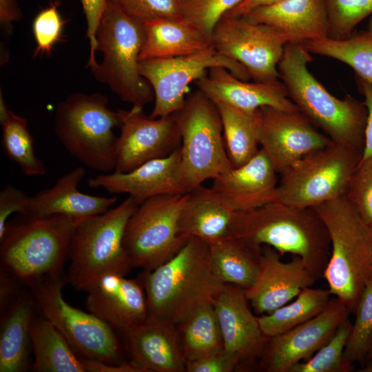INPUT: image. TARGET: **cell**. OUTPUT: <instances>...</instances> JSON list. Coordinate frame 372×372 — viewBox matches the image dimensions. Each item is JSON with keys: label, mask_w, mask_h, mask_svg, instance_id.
<instances>
[{"label": "cell", "mask_w": 372, "mask_h": 372, "mask_svg": "<svg viewBox=\"0 0 372 372\" xmlns=\"http://www.w3.org/2000/svg\"><path fill=\"white\" fill-rule=\"evenodd\" d=\"M1 125V144L7 158L16 163L25 176L45 175V165L35 154L27 120L10 110Z\"/></svg>", "instance_id": "cell-36"}, {"label": "cell", "mask_w": 372, "mask_h": 372, "mask_svg": "<svg viewBox=\"0 0 372 372\" xmlns=\"http://www.w3.org/2000/svg\"><path fill=\"white\" fill-rule=\"evenodd\" d=\"M30 196L23 191L8 184L0 192V239L3 236L9 216L14 213L24 215Z\"/></svg>", "instance_id": "cell-44"}, {"label": "cell", "mask_w": 372, "mask_h": 372, "mask_svg": "<svg viewBox=\"0 0 372 372\" xmlns=\"http://www.w3.org/2000/svg\"><path fill=\"white\" fill-rule=\"evenodd\" d=\"M235 212L214 189L200 185L186 193L178 234L211 243L229 234Z\"/></svg>", "instance_id": "cell-27"}, {"label": "cell", "mask_w": 372, "mask_h": 372, "mask_svg": "<svg viewBox=\"0 0 372 372\" xmlns=\"http://www.w3.org/2000/svg\"><path fill=\"white\" fill-rule=\"evenodd\" d=\"M10 110L8 108L2 92H0V123H2L8 116Z\"/></svg>", "instance_id": "cell-52"}, {"label": "cell", "mask_w": 372, "mask_h": 372, "mask_svg": "<svg viewBox=\"0 0 372 372\" xmlns=\"http://www.w3.org/2000/svg\"><path fill=\"white\" fill-rule=\"evenodd\" d=\"M281 256L269 246L261 248L256 280L245 290L250 305L258 316L270 313L291 302L318 280L300 257L293 256L292 260L285 262Z\"/></svg>", "instance_id": "cell-19"}, {"label": "cell", "mask_w": 372, "mask_h": 372, "mask_svg": "<svg viewBox=\"0 0 372 372\" xmlns=\"http://www.w3.org/2000/svg\"><path fill=\"white\" fill-rule=\"evenodd\" d=\"M148 316L178 327L224 287L214 274L209 244L189 238L169 260L145 271L141 280Z\"/></svg>", "instance_id": "cell-2"}, {"label": "cell", "mask_w": 372, "mask_h": 372, "mask_svg": "<svg viewBox=\"0 0 372 372\" xmlns=\"http://www.w3.org/2000/svg\"><path fill=\"white\" fill-rule=\"evenodd\" d=\"M117 111L108 107V98L101 93L74 92L59 102L55 110L54 132L68 153L87 167L107 174L116 167L121 127Z\"/></svg>", "instance_id": "cell-7"}, {"label": "cell", "mask_w": 372, "mask_h": 372, "mask_svg": "<svg viewBox=\"0 0 372 372\" xmlns=\"http://www.w3.org/2000/svg\"><path fill=\"white\" fill-rule=\"evenodd\" d=\"M222 123L225 145L233 168L239 167L258 152L254 113L216 103Z\"/></svg>", "instance_id": "cell-35"}, {"label": "cell", "mask_w": 372, "mask_h": 372, "mask_svg": "<svg viewBox=\"0 0 372 372\" xmlns=\"http://www.w3.org/2000/svg\"><path fill=\"white\" fill-rule=\"evenodd\" d=\"M186 193L150 198L140 204L125 228L124 247L133 267L149 271L172 258L189 239L178 234Z\"/></svg>", "instance_id": "cell-12"}, {"label": "cell", "mask_w": 372, "mask_h": 372, "mask_svg": "<svg viewBox=\"0 0 372 372\" xmlns=\"http://www.w3.org/2000/svg\"><path fill=\"white\" fill-rule=\"evenodd\" d=\"M143 25L140 61L189 56L212 46L211 36L184 17L148 20Z\"/></svg>", "instance_id": "cell-28"}, {"label": "cell", "mask_w": 372, "mask_h": 372, "mask_svg": "<svg viewBox=\"0 0 372 372\" xmlns=\"http://www.w3.org/2000/svg\"><path fill=\"white\" fill-rule=\"evenodd\" d=\"M314 208L330 240V254L322 276L331 294L355 315L372 277V229L345 196Z\"/></svg>", "instance_id": "cell-4"}, {"label": "cell", "mask_w": 372, "mask_h": 372, "mask_svg": "<svg viewBox=\"0 0 372 372\" xmlns=\"http://www.w3.org/2000/svg\"><path fill=\"white\" fill-rule=\"evenodd\" d=\"M328 17V38H349L356 25L372 14V0H323Z\"/></svg>", "instance_id": "cell-39"}, {"label": "cell", "mask_w": 372, "mask_h": 372, "mask_svg": "<svg viewBox=\"0 0 372 372\" xmlns=\"http://www.w3.org/2000/svg\"><path fill=\"white\" fill-rule=\"evenodd\" d=\"M36 302L22 291L1 313L0 372H22L30 365V327Z\"/></svg>", "instance_id": "cell-29"}, {"label": "cell", "mask_w": 372, "mask_h": 372, "mask_svg": "<svg viewBox=\"0 0 372 372\" xmlns=\"http://www.w3.org/2000/svg\"><path fill=\"white\" fill-rule=\"evenodd\" d=\"M359 91L364 97L367 108V118L364 133V141L361 159L372 156V85L355 76Z\"/></svg>", "instance_id": "cell-47"}, {"label": "cell", "mask_w": 372, "mask_h": 372, "mask_svg": "<svg viewBox=\"0 0 372 372\" xmlns=\"http://www.w3.org/2000/svg\"><path fill=\"white\" fill-rule=\"evenodd\" d=\"M282 0H244L234 8L229 10L225 17H241L256 8L276 3Z\"/></svg>", "instance_id": "cell-51"}, {"label": "cell", "mask_w": 372, "mask_h": 372, "mask_svg": "<svg viewBox=\"0 0 372 372\" xmlns=\"http://www.w3.org/2000/svg\"><path fill=\"white\" fill-rule=\"evenodd\" d=\"M123 334L132 361L144 372L185 371L186 361L177 327L147 316Z\"/></svg>", "instance_id": "cell-23"}, {"label": "cell", "mask_w": 372, "mask_h": 372, "mask_svg": "<svg viewBox=\"0 0 372 372\" xmlns=\"http://www.w3.org/2000/svg\"><path fill=\"white\" fill-rule=\"evenodd\" d=\"M80 1L86 19V38L89 39L90 48L87 67L92 70L98 64L96 60L97 45L96 32L105 8L106 0H80Z\"/></svg>", "instance_id": "cell-45"}, {"label": "cell", "mask_w": 372, "mask_h": 372, "mask_svg": "<svg viewBox=\"0 0 372 372\" xmlns=\"http://www.w3.org/2000/svg\"><path fill=\"white\" fill-rule=\"evenodd\" d=\"M85 174L83 167H76L62 175L52 187L30 196L24 215L60 214L82 220L109 210L117 201V197L92 196L78 189Z\"/></svg>", "instance_id": "cell-26"}, {"label": "cell", "mask_w": 372, "mask_h": 372, "mask_svg": "<svg viewBox=\"0 0 372 372\" xmlns=\"http://www.w3.org/2000/svg\"><path fill=\"white\" fill-rule=\"evenodd\" d=\"M208 244L211 267L216 277L224 284L249 289L258 272L262 247H253L231 234Z\"/></svg>", "instance_id": "cell-30"}, {"label": "cell", "mask_w": 372, "mask_h": 372, "mask_svg": "<svg viewBox=\"0 0 372 372\" xmlns=\"http://www.w3.org/2000/svg\"><path fill=\"white\" fill-rule=\"evenodd\" d=\"M277 172L265 152L245 165L214 178L211 187L235 211H248L276 200Z\"/></svg>", "instance_id": "cell-24"}, {"label": "cell", "mask_w": 372, "mask_h": 372, "mask_svg": "<svg viewBox=\"0 0 372 372\" xmlns=\"http://www.w3.org/2000/svg\"><path fill=\"white\" fill-rule=\"evenodd\" d=\"M141 22L183 17L180 0H107Z\"/></svg>", "instance_id": "cell-43"}, {"label": "cell", "mask_w": 372, "mask_h": 372, "mask_svg": "<svg viewBox=\"0 0 372 372\" xmlns=\"http://www.w3.org/2000/svg\"><path fill=\"white\" fill-rule=\"evenodd\" d=\"M229 234L257 249L267 245L281 255L300 257L318 279L330 254L329 234L315 208L295 207L277 200L236 211Z\"/></svg>", "instance_id": "cell-1"}, {"label": "cell", "mask_w": 372, "mask_h": 372, "mask_svg": "<svg viewBox=\"0 0 372 372\" xmlns=\"http://www.w3.org/2000/svg\"><path fill=\"white\" fill-rule=\"evenodd\" d=\"M138 206L128 196L116 207L78 223L66 276L72 287L87 292L101 276L125 275L133 267L123 241L127 223Z\"/></svg>", "instance_id": "cell-6"}, {"label": "cell", "mask_w": 372, "mask_h": 372, "mask_svg": "<svg viewBox=\"0 0 372 372\" xmlns=\"http://www.w3.org/2000/svg\"><path fill=\"white\" fill-rule=\"evenodd\" d=\"M85 372H144L132 361L130 363H105L96 360L83 358Z\"/></svg>", "instance_id": "cell-49"}, {"label": "cell", "mask_w": 372, "mask_h": 372, "mask_svg": "<svg viewBox=\"0 0 372 372\" xmlns=\"http://www.w3.org/2000/svg\"><path fill=\"white\" fill-rule=\"evenodd\" d=\"M30 342L34 359L32 371L36 372H85L82 359L56 329L44 316L33 318Z\"/></svg>", "instance_id": "cell-31"}, {"label": "cell", "mask_w": 372, "mask_h": 372, "mask_svg": "<svg viewBox=\"0 0 372 372\" xmlns=\"http://www.w3.org/2000/svg\"><path fill=\"white\" fill-rule=\"evenodd\" d=\"M351 313L338 298L311 320L269 338L258 360L265 372H290L298 363L313 356L333 335Z\"/></svg>", "instance_id": "cell-17"}, {"label": "cell", "mask_w": 372, "mask_h": 372, "mask_svg": "<svg viewBox=\"0 0 372 372\" xmlns=\"http://www.w3.org/2000/svg\"><path fill=\"white\" fill-rule=\"evenodd\" d=\"M198 89L214 103H223L247 112L262 106L285 111L299 110L281 81L249 83L223 67H214L196 81Z\"/></svg>", "instance_id": "cell-22"}, {"label": "cell", "mask_w": 372, "mask_h": 372, "mask_svg": "<svg viewBox=\"0 0 372 372\" xmlns=\"http://www.w3.org/2000/svg\"><path fill=\"white\" fill-rule=\"evenodd\" d=\"M254 119L259 146L279 174L332 143L300 110L262 106L254 112Z\"/></svg>", "instance_id": "cell-15"}, {"label": "cell", "mask_w": 372, "mask_h": 372, "mask_svg": "<svg viewBox=\"0 0 372 372\" xmlns=\"http://www.w3.org/2000/svg\"><path fill=\"white\" fill-rule=\"evenodd\" d=\"M60 3L56 0L42 9L35 17L32 30L37 46L34 51L38 54H50L54 45L61 40L65 21L59 11Z\"/></svg>", "instance_id": "cell-42"}, {"label": "cell", "mask_w": 372, "mask_h": 372, "mask_svg": "<svg viewBox=\"0 0 372 372\" xmlns=\"http://www.w3.org/2000/svg\"><path fill=\"white\" fill-rule=\"evenodd\" d=\"M22 12L16 0H0V23L9 28L13 22L21 19Z\"/></svg>", "instance_id": "cell-50"}, {"label": "cell", "mask_w": 372, "mask_h": 372, "mask_svg": "<svg viewBox=\"0 0 372 372\" xmlns=\"http://www.w3.org/2000/svg\"><path fill=\"white\" fill-rule=\"evenodd\" d=\"M85 306L89 312L122 333L142 323L148 316L141 280L118 273L101 276L87 291Z\"/></svg>", "instance_id": "cell-21"}, {"label": "cell", "mask_w": 372, "mask_h": 372, "mask_svg": "<svg viewBox=\"0 0 372 372\" xmlns=\"http://www.w3.org/2000/svg\"><path fill=\"white\" fill-rule=\"evenodd\" d=\"M345 196L372 229V156L360 159Z\"/></svg>", "instance_id": "cell-40"}, {"label": "cell", "mask_w": 372, "mask_h": 372, "mask_svg": "<svg viewBox=\"0 0 372 372\" xmlns=\"http://www.w3.org/2000/svg\"><path fill=\"white\" fill-rule=\"evenodd\" d=\"M121 134L116 148L115 172H127L144 163L167 156L181 145L175 113L153 118L143 107L118 110Z\"/></svg>", "instance_id": "cell-16"}, {"label": "cell", "mask_w": 372, "mask_h": 372, "mask_svg": "<svg viewBox=\"0 0 372 372\" xmlns=\"http://www.w3.org/2000/svg\"><path fill=\"white\" fill-rule=\"evenodd\" d=\"M81 220L54 214L21 215L8 223L0 239L1 267L30 286L63 276L71 241Z\"/></svg>", "instance_id": "cell-5"}, {"label": "cell", "mask_w": 372, "mask_h": 372, "mask_svg": "<svg viewBox=\"0 0 372 372\" xmlns=\"http://www.w3.org/2000/svg\"><path fill=\"white\" fill-rule=\"evenodd\" d=\"M355 319L347 340L343 353L349 364L359 363L362 366L372 344V277L359 301Z\"/></svg>", "instance_id": "cell-37"}, {"label": "cell", "mask_w": 372, "mask_h": 372, "mask_svg": "<svg viewBox=\"0 0 372 372\" xmlns=\"http://www.w3.org/2000/svg\"><path fill=\"white\" fill-rule=\"evenodd\" d=\"M63 276L48 278L29 286L43 316L85 358L122 362L121 346L114 329L90 312L70 305L63 296Z\"/></svg>", "instance_id": "cell-11"}, {"label": "cell", "mask_w": 372, "mask_h": 372, "mask_svg": "<svg viewBox=\"0 0 372 372\" xmlns=\"http://www.w3.org/2000/svg\"><path fill=\"white\" fill-rule=\"evenodd\" d=\"M331 296L329 289L306 287L293 301L270 313L258 316L260 329L269 338L282 334L321 313L329 304Z\"/></svg>", "instance_id": "cell-32"}, {"label": "cell", "mask_w": 372, "mask_h": 372, "mask_svg": "<svg viewBox=\"0 0 372 372\" xmlns=\"http://www.w3.org/2000/svg\"><path fill=\"white\" fill-rule=\"evenodd\" d=\"M371 32H372V23H371Z\"/></svg>", "instance_id": "cell-54"}, {"label": "cell", "mask_w": 372, "mask_h": 372, "mask_svg": "<svg viewBox=\"0 0 372 372\" xmlns=\"http://www.w3.org/2000/svg\"><path fill=\"white\" fill-rule=\"evenodd\" d=\"M183 15L207 34L217 22L244 0H180Z\"/></svg>", "instance_id": "cell-41"}, {"label": "cell", "mask_w": 372, "mask_h": 372, "mask_svg": "<svg viewBox=\"0 0 372 372\" xmlns=\"http://www.w3.org/2000/svg\"><path fill=\"white\" fill-rule=\"evenodd\" d=\"M212 45L242 64L255 82L280 79L278 65L288 39L273 28L243 17H222L214 26Z\"/></svg>", "instance_id": "cell-14"}, {"label": "cell", "mask_w": 372, "mask_h": 372, "mask_svg": "<svg viewBox=\"0 0 372 372\" xmlns=\"http://www.w3.org/2000/svg\"><path fill=\"white\" fill-rule=\"evenodd\" d=\"M214 67L225 68L240 80L251 79L242 64L219 54L213 45L192 55L140 61L139 72L150 84L154 94V105L149 116H166L180 110L187 86L206 76Z\"/></svg>", "instance_id": "cell-13"}, {"label": "cell", "mask_w": 372, "mask_h": 372, "mask_svg": "<svg viewBox=\"0 0 372 372\" xmlns=\"http://www.w3.org/2000/svg\"><path fill=\"white\" fill-rule=\"evenodd\" d=\"M96 41V52L103 56L91 70L96 80L132 106L143 107L154 100L152 87L138 69L145 41L143 23L106 0Z\"/></svg>", "instance_id": "cell-8"}, {"label": "cell", "mask_w": 372, "mask_h": 372, "mask_svg": "<svg viewBox=\"0 0 372 372\" xmlns=\"http://www.w3.org/2000/svg\"><path fill=\"white\" fill-rule=\"evenodd\" d=\"M368 362H372V344L368 352L365 363Z\"/></svg>", "instance_id": "cell-53"}, {"label": "cell", "mask_w": 372, "mask_h": 372, "mask_svg": "<svg viewBox=\"0 0 372 372\" xmlns=\"http://www.w3.org/2000/svg\"><path fill=\"white\" fill-rule=\"evenodd\" d=\"M302 43L312 54L332 58L344 63L355 76L372 85V32L362 31L343 40L328 37Z\"/></svg>", "instance_id": "cell-34"}, {"label": "cell", "mask_w": 372, "mask_h": 372, "mask_svg": "<svg viewBox=\"0 0 372 372\" xmlns=\"http://www.w3.org/2000/svg\"><path fill=\"white\" fill-rule=\"evenodd\" d=\"M87 185L111 194H127L138 205L156 196L187 193L181 176L180 146L167 156L147 161L130 172L90 178Z\"/></svg>", "instance_id": "cell-20"}, {"label": "cell", "mask_w": 372, "mask_h": 372, "mask_svg": "<svg viewBox=\"0 0 372 372\" xmlns=\"http://www.w3.org/2000/svg\"><path fill=\"white\" fill-rule=\"evenodd\" d=\"M362 151L335 143L299 160L280 174L276 200L314 208L345 196Z\"/></svg>", "instance_id": "cell-10"}, {"label": "cell", "mask_w": 372, "mask_h": 372, "mask_svg": "<svg viewBox=\"0 0 372 372\" xmlns=\"http://www.w3.org/2000/svg\"><path fill=\"white\" fill-rule=\"evenodd\" d=\"M223 340L224 351L238 368L260 358L269 337L262 331L245 290L225 284L213 300Z\"/></svg>", "instance_id": "cell-18"}, {"label": "cell", "mask_w": 372, "mask_h": 372, "mask_svg": "<svg viewBox=\"0 0 372 372\" xmlns=\"http://www.w3.org/2000/svg\"><path fill=\"white\" fill-rule=\"evenodd\" d=\"M238 368L235 360L224 351L185 363L187 372H231Z\"/></svg>", "instance_id": "cell-46"}, {"label": "cell", "mask_w": 372, "mask_h": 372, "mask_svg": "<svg viewBox=\"0 0 372 372\" xmlns=\"http://www.w3.org/2000/svg\"><path fill=\"white\" fill-rule=\"evenodd\" d=\"M181 136V176L187 192L233 168L216 105L200 90L175 112Z\"/></svg>", "instance_id": "cell-9"}, {"label": "cell", "mask_w": 372, "mask_h": 372, "mask_svg": "<svg viewBox=\"0 0 372 372\" xmlns=\"http://www.w3.org/2000/svg\"><path fill=\"white\" fill-rule=\"evenodd\" d=\"M177 328L186 362L224 351L220 328L212 303L198 309Z\"/></svg>", "instance_id": "cell-33"}, {"label": "cell", "mask_w": 372, "mask_h": 372, "mask_svg": "<svg viewBox=\"0 0 372 372\" xmlns=\"http://www.w3.org/2000/svg\"><path fill=\"white\" fill-rule=\"evenodd\" d=\"M311 53L300 43L288 42L278 65L280 79L298 110L333 143L363 149L367 108L349 94L339 99L309 71Z\"/></svg>", "instance_id": "cell-3"}, {"label": "cell", "mask_w": 372, "mask_h": 372, "mask_svg": "<svg viewBox=\"0 0 372 372\" xmlns=\"http://www.w3.org/2000/svg\"><path fill=\"white\" fill-rule=\"evenodd\" d=\"M22 283L10 272L1 267L0 273V309L3 312L12 302L22 292L19 284ZM23 284V283H22Z\"/></svg>", "instance_id": "cell-48"}, {"label": "cell", "mask_w": 372, "mask_h": 372, "mask_svg": "<svg viewBox=\"0 0 372 372\" xmlns=\"http://www.w3.org/2000/svg\"><path fill=\"white\" fill-rule=\"evenodd\" d=\"M241 17L273 28L289 42L328 37V17L323 0H282L252 10Z\"/></svg>", "instance_id": "cell-25"}, {"label": "cell", "mask_w": 372, "mask_h": 372, "mask_svg": "<svg viewBox=\"0 0 372 372\" xmlns=\"http://www.w3.org/2000/svg\"><path fill=\"white\" fill-rule=\"evenodd\" d=\"M352 323L347 320L313 356L296 364L290 372H351L354 364L343 358L344 350Z\"/></svg>", "instance_id": "cell-38"}]
</instances>
